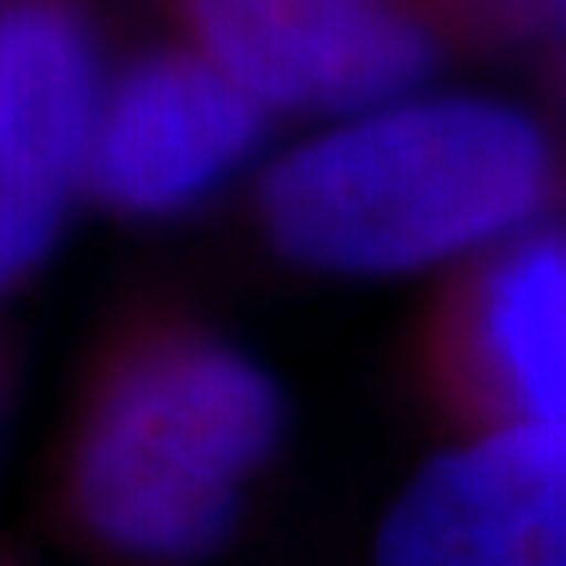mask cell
<instances>
[{"label": "cell", "mask_w": 566, "mask_h": 566, "mask_svg": "<svg viewBox=\"0 0 566 566\" xmlns=\"http://www.w3.org/2000/svg\"><path fill=\"white\" fill-rule=\"evenodd\" d=\"M554 189V147L516 105L428 97L290 151L261 189L269 240L324 273L386 277L528 223Z\"/></svg>", "instance_id": "6da1fadb"}, {"label": "cell", "mask_w": 566, "mask_h": 566, "mask_svg": "<svg viewBox=\"0 0 566 566\" xmlns=\"http://www.w3.org/2000/svg\"><path fill=\"white\" fill-rule=\"evenodd\" d=\"M282 424V390L240 348L210 336L151 344L109 378L84 432L81 516L130 558L193 563L231 533Z\"/></svg>", "instance_id": "7a4b0ae2"}, {"label": "cell", "mask_w": 566, "mask_h": 566, "mask_svg": "<svg viewBox=\"0 0 566 566\" xmlns=\"http://www.w3.org/2000/svg\"><path fill=\"white\" fill-rule=\"evenodd\" d=\"M189 25L261 105L357 114L403 97L437 42L399 0H185Z\"/></svg>", "instance_id": "3957f363"}, {"label": "cell", "mask_w": 566, "mask_h": 566, "mask_svg": "<svg viewBox=\"0 0 566 566\" xmlns=\"http://www.w3.org/2000/svg\"><path fill=\"white\" fill-rule=\"evenodd\" d=\"M97 63L55 0L0 13V294L46 256L88 164Z\"/></svg>", "instance_id": "277c9868"}, {"label": "cell", "mask_w": 566, "mask_h": 566, "mask_svg": "<svg viewBox=\"0 0 566 566\" xmlns=\"http://www.w3.org/2000/svg\"><path fill=\"white\" fill-rule=\"evenodd\" d=\"M264 135V105L193 51H160L126 67L97 102L88 181L122 214L164 219L202 202Z\"/></svg>", "instance_id": "5b68a950"}, {"label": "cell", "mask_w": 566, "mask_h": 566, "mask_svg": "<svg viewBox=\"0 0 566 566\" xmlns=\"http://www.w3.org/2000/svg\"><path fill=\"white\" fill-rule=\"evenodd\" d=\"M378 566H566V420H521L428 462Z\"/></svg>", "instance_id": "8992f818"}, {"label": "cell", "mask_w": 566, "mask_h": 566, "mask_svg": "<svg viewBox=\"0 0 566 566\" xmlns=\"http://www.w3.org/2000/svg\"><path fill=\"white\" fill-rule=\"evenodd\" d=\"M462 332L486 407L516 420H566V223L533 227L495 252Z\"/></svg>", "instance_id": "52a82bcc"}]
</instances>
